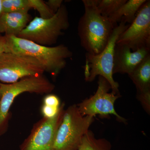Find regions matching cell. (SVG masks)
Masks as SVG:
<instances>
[{"label":"cell","mask_w":150,"mask_h":150,"mask_svg":"<svg viewBox=\"0 0 150 150\" xmlns=\"http://www.w3.org/2000/svg\"><path fill=\"white\" fill-rule=\"evenodd\" d=\"M111 86L108 81L99 76L97 89L94 94L77 105L81 114L93 117L96 115L104 117L113 115L118 121L126 123V119L117 113L114 107L115 101L121 95L109 92Z\"/></svg>","instance_id":"52a82bcc"},{"label":"cell","mask_w":150,"mask_h":150,"mask_svg":"<svg viewBox=\"0 0 150 150\" xmlns=\"http://www.w3.org/2000/svg\"><path fill=\"white\" fill-rule=\"evenodd\" d=\"M69 25L68 10L63 4L51 18L36 16L31 19L18 37L43 46H51L57 43Z\"/></svg>","instance_id":"5b68a950"},{"label":"cell","mask_w":150,"mask_h":150,"mask_svg":"<svg viewBox=\"0 0 150 150\" xmlns=\"http://www.w3.org/2000/svg\"><path fill=\"white\" fill-rule=\"evenodd\" d=\"M128 75L136 86L137 93L150 91V55Z\"/></svg>","instance_id":"4fadbf2b"},{"label":"cell","mask_w":150,"mask_h":150,"mask_svg":"<svg viewBox=\"0 0 150 150\" xmlns=\"http://www.w3.org/2000/svg\"><path fill=\"white\" fill-rule=\"evenodd\" d=\"M3 13L28 12L30 9L28 0H2Z\"/></svg>","instance_id":"e0dca14e"},{"label":"cell","mask_w":150,"mask_h":150,"mask_svg":"<svg viewBox=\"0 0 150 150\" xmlns=\"http://www.w3.org/2000/svg\"><path fill=\"white\" fill-rule=\"evenodd\" d=\"M137 98L141 103L142 107L146 112H150V91L144 93H137Z\"/></svg>","instance_id":"ffe728a7"},{"label":"cell","mask_w":150,"mask_h":150,"mask_svg":"<svg viewBox=\"0 0 150 150\" xmlns=\"http://www.w3.org/2000/svg\"><path fill=\"white\" fill-rule=\"evenodd\" d=\"M7 40L5 35H0V55L7 53Z\"/></svg>","instance_id":"603a6c76"},{"label":"cell","mask_w":150,"mask_h":150,"mask_svg":"<svg viewBox=\"0 0 150 150\" xmlns=\"http://www.w3.org/2000/svg\"><path fill=\"white\" fill-rule=\"evenodd\" d=\"M60 102L61 101L59 97L53 94L48 93L43 98V104L60 108L61 105Z\"/></svg>","instance_id":"44dd1931"},{"label":"cell","mask_w":150,"mask_h":150,"mask_svg":"<svg viewBox=\"0 0 150 150\" xmlns=\"http://www.w3.org/2000/svg\"><path fill=\"white\" fill-rule=\"evenodd\" d=\"M3 13L2 0H0V18Z\"/></svg>","instance_id":"cb8c5ba5"},{"label":"cell","mask_w":150,"mask_h":150,"mask_svg":"<svg viewBox=\"0 0 150 150\" xmlns=\"http://www.w3.org/2000/svg\"><path fill=\"white\" fill-rule=\"evenodd\" d=\"M84 13L79 21L78 35L86 53L99 54L105 48L116 25L99 12L95 0H83Z\"/></svg>","instance_id":"6da1fadb"},{"label":"cell","mask_w":150,"mask_h":150,"mask_svg":"<svg viewBox=\"0 0 150 150\" xmlns=\"http://www.w3.org/2000/svg\"><path fill=\"white\" fill-rule=\"evenodd\" d=\"M111 144L104 138L98 139L92 131L89 130L84 135L78 150H110Z\"/></svg>","instance_id":"9a60e30c"},{"label":"cell","mask_w":150,"mask_h":150,"mask_svg":"<svg viewBox=\"0 0 150 150\" xmlns=\"http://www.w3.org/2000/svg\"><path fill=\"white\" fill-rule=\"evenodd\" d=\"M44 72L41 65L30 56L10 52L0 55L1 83H14L28 77L43 75Z\"/></svg>","instance_id":"ba28073f"},{"label":"cell","mask_w":150,"mask_h":150,"mask_svg":"<svg viewBox=\"0 0 150 150\" xmlns=\"http://www.w3.org/2000/svg\"><path fill=\"white\" fill-rule=\"evenodd\" d=\"M30 9L33 8L38 12L40 17L48 18L54 16V13L47 5L46 1L42 0H28Z\"/></svg>","instance_id":"ac0fdd59"},{"label":"cell","mask_w":150,"mask_h":150,"mask_svg":"<svg viewBox=\"0 0 150 150\" xmlns=\"http://www.w3.org/2000/svg\"><path fill=\"white\" fill-rule=\"evenodd\" d=\"M128 26L121 20L114 28L107 45L100 53L96 55L86 53L85 64L82 67L86 81L91 82L100 76L110 84L112 92L120 94L119 84L113 77L114 51L118 38Z\"/></svg>","instance_id":"277c9868"},{"label":"cell","mask_w":150,"mask_h":150,"mask_svg":"<svg viewBox=\"0 0 150 150\" xmlns=\"http://www.w3.org/2000/svg\"><path fill=\"white\" fill-rule=\"evenodd\" d=\"M55 87L54 84L43 75L28 77L13 83H0V137L5 134L8 129L11 116L10 109L17 97L25 92L50 93Z\"/></svg>","instance_id":"3957f363"},{"label":"cell","mask_w":150,"mask_h":150,"mask_svg":"<svg viewBox=\"0 0 150 150\" xmlns=\"http://www.w3.org/2000/svg\"><path fill=\"white\" fill-rule=\"evenodd\" d=\"M65 104H61L57 115L52 118H43L34 124L29 136L23 141L20 150H54L57 130L62 120Z\"/></svg>","instance_id":"9c48e42d"},{"label":"cell","mask_w":150,"mask_h":150,"mask_svg":"<svg viewBox=\"0 0 150 150\" xmlns=\"http://www.w3.org/2000/svg\"><path fill=\"white\" fill-rule=\"evenodd\" d=\"M28 12L3 13L0 18V33L18 37L31 20Z\"/></svg>","instance_id":"7c38bea8"},{"label":"cell","mask_w":150,"mask_h":150,"mask_svg":"<svg viewBox=\"0 0 150 150\" xmlns=\"http://www.w3.org/2000/svg\"><path fill=\"white\" fill-rule=\"evenodd\" d=\"M149 55V48H142L132 51L128 46L116 44L113 60V74H129Z\"/></svg>","instance_id":"8fae6325"},{"label":"cell","mask_w":150,"mask_h":150,"mask_svg":"<svg viewBox=\"0 0 150 150\" xmlns=\"http://www.w3.org/2000/svg\"><path fill=\"white\" fill-rule=\"evenodd\" d=\"M46 2L49 8L51 9V10L54 13H55L63 5L62 3L63 2V1L62 0H49Z\"/></svg>","instance_id":"7402d4cb"},{"label":"cell","mask_w":150,"mask_h":150,"mask_svg":"<svg viewBox=\"0 0 150 150\" xmlns=\"http://www.w3.org/2000/svg\"><path fill=\"white\" fill-rule=\"evenodd\" d=\"M99 12L109 18L126 2L127 0H95Z\"/></svg>","instance_id":"2e32d148"},{"label":"cell","mask_w":150,"mask_h":150,"mask_svg":"<svg viewBox=\"0 0 150 150\" xmlns=\"http://www.w3.org/2000/svg\"><path fill=\"white\" fill-rule=\"evenodd\" d=\"M146 1V0H127L125 4L108 18L114 25H115L121 20L131 24Z\"/></svg>","instance_id":"5bb4252c"},{"label":"cell","mask_w":150,"mask_h":150,"mask_svg":"<svg viewBox=\"0 0 150 150\" xmlns=\"http://www.w3.org/2000/svg\"><path fill=\"white\" fill-rule=\"evenodd\" d=\"M60 108L53 107L43 104L41 108V112L43 118H52L57 115Z\"/></svg>","instance_id":"d6986e66"},{"label":"cell","mask_w":150,"mask_h":150,"mask_svg":"<svg viewBox=\"0 0 150 150\" xmlns=\"http://www.w3.org/2000/svg\"><path fill=\"white\" fill-rule=\"evenodd\" d=\"M116 44L125 45L135 51L150 48V1L146 0L136 18L119 35Z\"/></svg>","instance_id":"30bf717a"},{"label":"cell","mask_w":150,"mask_h":150,"mask_svg":"<svg viewBox=\"0 0 150 150\" xmlns=\"http://www.w3.org/2000/svg\"><path fill=\"white\" fill-rule=\"evenodd\" d=\"M94 121L92 116L82 115L77 105L65 109L56 133L54 150H78Z\"/></svg>","instance_id":"8992f818"},{"label":"cell","mask_w":150,"mask_h":150,"mask_svg":"<svg viewBox=\"0 0 150 150\" xmlns=\"http://www.w3.org/2000/svg\"><path fill=\"white\" fill-rule=\"evenodd\" d=\"M1 89H0V100H1Z\"/></svg>","instance_id":"d4e9b609"},{"label":"cell","mask_w":150,"mask_h":150,"mask_svg":"<svg viewBox=\"0 0 150 150\" xmlns=\"http://www.w3.org/2000/svg\"><path fill=\"white\" fill-rule=\"evenodd\" d=\"M8 52L30 56L41 65L44 72L54 77L58 76L67 65L72 52L64 44L55 46L40 45L14 36H6Z\"/></svg>","instance_id":"7a4b0ae2"}]
</instances>
